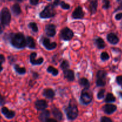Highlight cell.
<instances>
[{
	"label": "cell",
	"mask_w": 122,
	"mask_h": 122,
	"mask_svg": "<svg viewBox=\"0 0 122 122\" xmlns=\"http://www.w3.org/2000/svg\"><path fill=\"white\" fill-rule=\"evenodd\" d=\"M92 98V94L89 90V89L84 88V89L82 90V93H81L80 101H81V103L83 104L88 105L91 102Z\"/></svg>",
	"instance_id": "5"
},
{
	"label": "cell",
	"mask_w": 122,
	"mask_h": 122,
	"mask_svg": "<svg viewBox=\"0 0 122 122\" xmlns=\"http://www.w3.org/2000/svg\"><path fill=\"white\" fill-rule=\"evenodd\" d=\"M26 46L30 49H35L36 44L34 39L31 36H27L26 38Z\"/></svg>",
	"instance_id": "21"
},
{
	"label": "cell",
	"mask_w": 122,
	"mask_h": 122,
	"mask_svg": "<svg viewBox=\"0 0 122 122\" xmlns=\"http://www.w3.org/2000/svg\"><path fill=\"white\" fill-rule=\"evenodd\" d=\"M2 63L0 61V73H1L2 72V70H3V67H2Z\"/></svg>",
	"instance_id": "43"
},
{
	"label": "cell",
	"mask_w": 122,
	"mask_h": 122,
	"mask_svg": "<svg viewBox=\"0 0 122 122\" xmlns=\"http://www.w3.org/2000/svg\"><path fill=\"white\" fill-rule=\"evenodd\" d=\"M60 6L63 9H64V10H69L70 7V5H69V4L66 3V2H64V1H61V2H60Z\"/></svg>",
	"instance_id": "33"
},
{
	"label": "cell",
	"mask_w": 122,
	"mask_h": 122,
	"mask_svg": "<svg viewBox=\"0 0 122 122\" xmlns=\"http://www.w3.org/2000/svg\"><path fill=\"white\" fill-rule=\"evenodd\" d=\"M110 7V3L109 0H103V5L102 8L104 9H108Z\"/></svg>",
	"instance_id": "32"
},
{
	"label": "cell",
	"mask_w": 122,
	"mask_h": 122,
	"mask_svg": "<svg viewBox=\"0 0 122 122\" xmlns=\"http://www.w3.org/2000/svg\"><path fill=\"white\" fill-rule=\"evenodd\" d=\"M45 33L48 36L53 37L56 33V27L53 24H49L45 26Z\"/></svg>",
	"instance_id": "10"
},
{
	"label": "cell",
	"mask_w": 122,
	"mask_h": 122,
	"mask_svg": "<svg viewBox=\"0 0 122 122\" xmlns=\"http://www.w3.org/2000/svg\"><path fill=\"white\" fill-rule=\"evenodd\" d=\"M119 95L122 98V92H119Z\"/></svg>",
	"instance_id": "46"
},
{
	"label": "cell",
	"mask_w": 122,
	"mask_h": 122,
	"mask_svg": "<svg viewBox=\"0 0 122 122\" xmlns=\"http://www.w3.org/2000/svg\"><path fill=\"white\" fill-rule=\"evenodd\" d=\"M5 26L4 25H3L2 24L0 23V35L2 34V33H3L4 30V29H5Z\"/></svg>",
	"instance_id": "38"
},
{
	"label": "cell",
	"mask_w": 122,
	"mask_h": 122,
	"mask_svg": "<svg viewBox=\"0 0 122 122\" xmlns=\"http://www.w3.org/2000/svg\"><path fill=\"white\" fill-rule=\"evenodd\" d=\"M50 113L47 110H44L42 113L39 114V119L41 122H46V120L50 118Z\"/></svg>",
	"instance_id": "19"
},
{
	"label": "cell",
	"mask_w": 122,
	"mask_h": 122,
	"mask_svg": "<svg viewBox=\"0 0 122 122\" xmlns=\"http://www.w3.org/2000/svg\"><path fill=\"white\" fill-rule=\"evenodd\" d=\"M107 72L103 70H100L98 71L97 73V82L96 84L98 86H104L106 84V77H107Z\"/></svg>",
	"instance_id": "6"
},
{
	"label": "cell",
	"mask_w": 122,
	"mask_h": 122,
	"mask_svg": "<svg viewBox=\"0 0 122 122\" xmlns=\"http://www.w3.org/2000/svg\"><path fill=\"white\" fill-rule=\"evenodd\" d=\"M105 92H106V90H105L104 89H100L97 94L98 99H99V100H101V99L104 98L105 95Z\"/></svg>",
	"instance_id": "30"
},
{
	"label": "cell",
	"mask_w": 122,
	"mask_h": 122,
	"mask_svg": "<svg viewBox=\"0 0 122 122\" xmlns=\"http://www.w3.org/2000/svg\"><path fill=\"white\" fill-rule=\"evenodd\" d=\"M11 11L15 15H19L21 14V10L19 4L16 3L13 5L11 7Z\"/></svg>",
	"instance_id": "22"
},
{
	"label": "cell",
	"mask_w": 122,
	"mask_h": 122,
	"mask_svg": "<svg viewBox=\"0 0 122 122\" xmlns=\"http://www.w3.org/2000/svg\"><path fill=\"white\" fill-rule=\"evenodd\" d=\"M48 1H51V0H48Z\"/></svg>",
	"instance_id": "49"
},
{
	"label": "cell",
	"mask_w": 122,
	"mask_h": 122,
	"mask_svg": "<svg viewBox=\"0 0 122 122\" xmlns=\"http://www.w3.org/2000/svg\"><path fill=\"white\" fill-rule=\"evenodd\" d=\"M60 67L62 69V70H63V71H64V70H67V69H69L70 64H69V63L68 62V61L64 60L63 61V62H62L61 64Z\"/></svg>",
	"instance_id": "28"
},
{
	"label": "cell",
	"mask_w": 122,
	"mask_h": 122,
	"mask_svg": "<svg viewBox=\"0 0 122 122\" xmlns=\"http://www.w3.org/2000/svg\"><path fill=\"white\" fill-rule=\"evenodd\" d=\"M104 101L106 102H107V103L114 102L116 101V97L112 93H108L106 95Z\"/></svg>",
	"instance_id": "26"
},
{
	"label": "cell",
	"mask_w": 122,
	"mask_h": 122,
	"mask_svg": "<svg viewBox=\"0 0 122 122\" xmlns=\"http://www.w3.org/2000/svg\"><path fill=\"white\" fill-rule=\"evenodd\" d=\"M38 76H39V75H38V73H33V76H34V77L35 79L38 78Z\"/></svg>",
	"instance_id": "45"
},
{
	"label": "cell",
	"mask_w": 122,
	"mask_h": 122,
	"mask_svg": "<svg viewBox=\"0 0 122 122\" xmlns=\"http://www.w3.org/2000/svg\"><path fill=\"white\" fill-rule=\"evenodd\" d=\"M115 18L116 20H120L122 19V13H118L116 15Z\"/></svg>",
	"instance_id": "39"
},
{
	"label": "cell",
	"mask_w": 122,
	"mask_h": 122,
	"mask_svg": "<svg viewBox=\"0 0 122 122\" xmlns=\"http://www.w3.org/2000/svg\"><path fill=\"white\" fill-rule=\"evenodd\" d=\"M116 82L119 85H121L122 87V76H119L116 77Z\"/></svg>",
	"instance_id": "36"
},
{
	"label": "cell",
	"mask_w": 122,
	"mask_h": 122,
	"mask_svg": "<svg viewBox=\"0 0 122 122\" xmlns=\"http://www.w3.org/2000/svg\"><path fill=\"white\" fill-rule=\"evenodd\" d=\"M100 121H101V122H113L110 118L107 117H106V116L102 117L101 118Z\"/></svg>",
	"instance_id": "34"
},
{
	"label": "cell",
	"mask_w": 122,
	"mask_h": 122,
	"mask_svg": "<svg viewBox=\"0 0 122 122\" xmlns=\"http://www.w3.org/2000/svg\"><path fill=\"white\" fill-rule=\"evenodd\" d=\"M67 117L70 120H74L78 116V108H77L76 101L75 99L70 100L69 104L65 109Z\"/></svg>",
	"instance_id": "2"
},
{
	"label": "cell",
	"mask_w": 122,
	"mask_h": 122,
	"mask_svg": "<svg viewBox=\"0 0 122 122\" xmlns=\"http://www.w3.org/2000/svg\"><path fill=\"white\" fill-rule=\"evenodd\" d=\"M98 7V1L97 0H90L89 4V10L92 14H94L96 13Z\"/></svg>",
	"instance_id": "20"
},
{
	"label": "cell",
	"mask_w": 122,
	"mask_h": 122,
	"mask_svg": "<svg viewBox=\"0 0 122 122\" xmlns=\"http://www.w3.org/2000/svg\"><path fill=\"white\" fill-rule=\"evenodd\" d=\"M17 1H18V2H21V1H23V0H16Z\"/></svg>",
	"instance_id": "47"
},
{
	"label": "cell",
	"mask_w": 122,
	"mask_h": 122,
	"mask_svg": "<svg viewBox=\"0 0 122 122\" xmlns=\"http://www.w3.org/2000/svg\"><path fill=\"white\" fill-rule=\"evenodd\" d=\"M28 27H29V28H30L34 32H38V27L36 23L35 22L29 23L28 25Z\"/></svg>",
	"instance_id": "29"
},
{
	"label": "cell",
	"mask_w": 122,
	"mask_h": 122,
	"mask_svg": "<svg viewBox=\"0 0 122 122\" xmlns=\"http://www.w3.org/2000/svg\"><path fill=\"white\" fill-rule=\"evenodd\" d=\"M64 73V78L67 79L69 81H73L75 80V72L73 70H70V69H67L64 71H63Z\"/></svg>",
	"instance_id": "16"
},
{
	"label": "cell",
	"mask_w": 122,
	"mask_h": 122,
	"mask_svg": "<svg viewBox=\"0 0 122 122\" xmlns=\"http://www.w3.org/2000/svg\"><path fill=\"white\" fill-rule=\"evenodd\" d=\"M59 4H60V0H55L53 4L54 6H57L59 5Z\"/></svg>",
	"instance_id": "42"
},
{
	"label": "cell",
	"mask_w": 122,
	"mask_h": 122,
	"mask_svg": "<svg viewBox=\"0 0 122 122\" xmlns=\"http://www.w3.org/2000/svg\"><path fill=\"white\" fill-rule=\"evenodd\" d=\"M0 61H1L2 63H4V62L5 61V58L3 54H0Z\"/></svg>",
	"instance_id": "40"
},
{
	"label": "cell",
	"mask_w": 122,
	"mask_h": 122,
	"mask_svg": "<svg viewBox=\"0 0 122 122\" xmlns=\"http://www.w3.org/2000/svg\"><path fill=\"white\" fill-rule=\"evenodd\" d=\"M57 122V120L56 119H50L49 118L47 120H46V122Z\"/></svg>",
	"instance_id": "44"
},
{
	"label": "cell",
	"mask_w": 122,
	"mask_h": 122,
	"mask_svg": "<svg viewBox=\"0 0 122 122\" xmlns=\"http://www.w3.org/2000/svg\"><path fill=\"white\" fill-rule=\"evenodd\" d=\"M71 17L74 19H82L84 17V13H83L82 7L81 6L77 7L74 10L71 14Z\"/></svg>",
	"instance_id": "8"
},
{
	"label": "cell",
	"mask_w": 122,
	"mask_h": 122,
	"mask_svg": "<svg viewBox=\"0 0 122 122\" xmlns=\"http://www.w3.org/2000/svg\"><path fill=\"white\" fill-rule=\"evenodd\" d=\"M46 71L52 74L53 76H57L58 74V70L52 66H49L46 69Z\"/></svg>",
	"instance_id": "27"
},
{
	"label": "cell",
	"mask_w": 122,
	"mask_h": 122,
	"mask_svg": "<svg viewBox=\"0 0 122 122\" xmlns=\"http://www.w3.org/2000/svg\"><path fill=\"white\" fill-rule=\"evenodd\" d=\"M1 113L7 119H11L15 117V113L13 110H10L6 107H2L1 108Z\"/></svg>",
	"instance_id": "9"
},
{
	"label": "cell",
	"mask_w": 122,
	"mask_h": 122,
	"mask_svg": "<svg viewBox=\"0 0 122 122\" xmlns=\"http://www.w3.org/2000/svg\"><path fill=\"white\" fill-rule=\"evenodd\" d=\"M55 94H55L54 91L52 89H51V88L45 89L42 92V95L48 99L53 98L55 96Z\"/></svg>",
	"instance_id": "17"
},
{
	"label": "cell",
	"mask_w": 122,
	"mask_h": 122,
	"mask_svg": "<svg viewBox=\"0 0 122 122\" xmlns=\"http://www.w3.org/2000/svg\"><path fill=\"white\" fill-rule=\"evenodd\" d=\"M107 41H108V42L110 43L111 44H113V45H116V44H117L119 41V39L117 35L116 34L113 33H110L107 35Z\"/></svg>",
	"instance_id": "15"
},
{
	"label": "cell",
	"mask_w": 122,
	"mask_h": 122,
	"mask_svg": "<svg viewBox=\"0 0 122 122\" xmlns=\"http://www.w3.org/2000/svg\"><path fill=\"white\" fill-rule=\"evenodd\" d=\"M6 101H5V99L4 97H2V95H0V107L1 106H3L5 104Z\"/></svg>",
	"instance_id": "35"
},
{
	"label": "cell",
	"mask_w": 122,
	"mask_h": 122,
	"mask_svg": "<svg viewBox=\"0 0 122 122\" xmlns=\"http://www.w3.org/2000/svg\"><path fill=\"white\" fill-rule=\"evenodd\" d=\"M9 1H11V0H9Z\"/></svg>",
	"instance_id": "50"
},
{
	"label": "cell",
	"mask_w": 122,
	"mask_h": 122,
	"mask_svg": "<svg viewBox=\"0 0 122 122\" xmlns=\"http://www.w3.org/2000/svg\"><path fill=\"white\" fill-rule=\"evenodd\" d=\"M79 83L80 85L83 86L84 88H86V89H89L90 87V83H89V81L85 77L80 79L79 81Z\"/></svg>",
	"instance_id": "24"
},
{
	"label": "cell",
	"mask_w": 122,
	"mask_h": 122,
	"mask_svg": "<svg viewBox=\"0 0 122 122\" xmlns=\"http://www.w3.org/2000/svg\"><path fill=\"white\" fill-rule=\"evenodd\" d=\"M0 120H1V116H0Z\"/></svg>",
	"instance_id": "48"
},
{
	"label": "cell",
	"mask_w": 122,
	"mask_h": 122,
	"mask_svg": "<svg viewBox=\"0 0 122 122\" xmlns=\"http://www.w3.org/2000/svg\"><path fill=\"white\" fill-rule=\"evenodd\" d=\"M36 56L37 54L35 52H32L30 55V61L31 64L33 66L40 65V64H42V63L44 62V58L42 57H40L38 59H36Z\"/></svg>",
	"instance_id": "11"
},
{
	"label": "cell",
	"mask_w": 122,
	"mask_h": 122,
	"mask_svg": "<svg viewBox=\"0 0 122 122\" xmlns=\"http://www.w3.org/2000/svg\"><path fill=\"white\" fill-rule=\"evenodd\" d=\"M35 107L38 110H44L48 107L46 101L44 100H37L35 102Z\"/></svg>",
	"instance_id": "14"
},
{
	"label": "cell",
	"mask_w": 122,
	"mask_h": 122,
	"mask_svg": "<svg viewBox=\"0 0 122 122\" xmlns=\"http://www.w3.org/2000/svg\"><path fill=\"white\" fill-rule=\"evenodd\" d=\"M56 14V11L54 4H49L45 7L44 10L41 12L39 16L41 19H49L55 16Z\"/></svg>",
	"instance_id": "3"
},
{
	"label": "cell",
	"mask_w": 122,
	"mask_h": 122,
	"mask_svg": "<svg viewBox=\"0 0 122 122\" xmlns=\"http://www.w3.org/2000/svg\"><path fill=\"white\" fill-rule=\"evenodd\" d=\"M52 114L54 116V117L56 118V120L61 121L63 119V113L58 108H56V107L52 108Z\"/></svg>",
	"instance_id": "18"
},
{
	"label": "cell",
	"mask_w": 122,
	"mask_h": 122,
	"mask_svg": "<svg viewBox=\"0 0 122 122\" xmlns=\"http://www.w3.org/2000/svg\"><path fill=\"white\" fill-rule=\"evenodd\" d=\"M101 59L102 60V61H106L108 60V59L110 58V56L108 54L107 52H103L101 53Z\"/></svg>",
	"instance_id": "31"
},
{
	"label": "cell",
	"mask_w": 122,
	"mask_h": 122,
	"mask_svg": "<svg viewBox=\"0 0 122 122\" xmlns=\"http://www.w3.org/2000/svg\"><path fill=\"white\" fill-rule=\"evenodd\" d=\"M74 36V33L69 27H66L63 28L60 32V37L63 40L68 41L71 40Z\"/></svg>",
	"instance_id": "7"
},
{
	"label": "cell",
	"mask_w": 122,
	"mask_h": 122,
	"mask_svg": "<svg viewBox=\"0 0 122 122\" xmlns=\"http://www.w3.org/2000/svg\"><path fill=\"white\" fill-rule=\"evenodd\" d=\"M11 15L10 10L7 7H4L1 11V23L5 26H8L10 23Z\"/></svg>",
	"instance_id": "4"
},
{
	"label": "cell",
	"mask_w": 122,
	"mask_h": 122,
	"mask_svg": "<svg viewBox=\"0 0 122 122\" xmlns=\"http://www.w3.org/2000/svg\"><path fill=\"white\" fill-rule=\"evenodd\" d=\"M14 69L15 71L19 75H25L26 73V70L25 67H21L19 64H15L14 66Z\"/></svg>",
	"instance_id": "25"
},
{
	"label": "cell",
	"mask_w": 122,
	"mask_h": 122,
	"mask_svg": "<svg viewBox=\"0 0 122 122\" xmlns=\"http://www.w3.org/2000/svg\"><path fill=\"white\" fill-rule=\"evenodd\" d=\"M117 1L120 4V6L118 7V8L116 10V11L119 10H122V0H117Z\"/></svg>",
	"instance_id": "41"
},
{
	"label": "cell",
	"mask_w": 122,
	"mask_h": 122,
	"mask_svg": "<svg viewBox=\"0 0 122 122\" xmlns=\"http://www.w3.org/2000/svg\"><path fill=\"white\" fill-rule=\"evenodd\" d=\"M39 0H30V2L33 5H36L38 4Z\"/></svg>",
	"instance_id": "37"
},
{
	"label": "cell",
	"mask_w": 122,
	"mask_h": 122,
	"mask_svg": "<svg viewBox=\"0 0 122 122\" xmlns=\"http://www.w3.org/2000/svg\"><path fill=\"white\" fill-rule=\"evenodd\" d=\"M95 45L99 49H103L106 47V44L103 39L101 38H97L95 40Z\"/></svg>",
	"instance_id": "23"
},
{
	"label": "cell",
	"mask_w": 122,
	"mask_h": 122,
	"mask_svg": "<svg viewBox=\"0 0 122 122\" xmlns=\"http://www.w3.org/2000/svg\"><path fill=\"white\" fill-rule=\"evenodd\" d=\"M117 110V106L114 104H106L102 107V110L105 113L107 114H113L114 112H115Z\"/></svg>",
	"instance_id": "13"
},
{
	"label": "cell",
	"mask_w": 122,
	"mask_h": 122,
	"mask_svg": "<svg viewBox=\"0 0 122 122\" xmlns=\"http://www.w3.org/2000/svg\"><path fill=\"white\" fill-rule=\"evenodd\" d=\"M42 44L44 47L48 50H52L57 47V43L51 42L50 40L47 38H44L42 41Z\"/></svg>",
	"instance_id": "12"
},
{
	"label": "cell",
	"mask_w": 122,
	"mask_h": 122,
	"mask_svg": "<svg viewBox=\"0 0 122 122\" xmlns=\"http://www.w3.org/2000/svg\"><path fill=\"white\" fill-rule=\"evenodd\" d=\"M8 36L10 42L13 47L17 49H23L26 46V39L23 33H10Z\"/></svg>",
	"instance_id": "1"
}]
</instances>
